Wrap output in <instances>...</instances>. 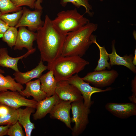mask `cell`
I'll return each instance as SVG.
<instances>
[{
    "label": "cell",
    "instance_id": "23",
    "mask_svg": "<svg viewBox=\"0 0 136 136\" xmlns=\"http://www.w3.org/2000/svg\"><path fill=\"white\" fill-rule=\"evenodd\" d=\"M22 9L11 14H2L0 19L4 22L9 27H15L18 24L22 14Z\"/></svg>",
    "mask_w": 136,
    "mask_h": 136
},
{
    "label": "cell",
    "instance_id": "39",
    "mask_svg": "<svg viewBox=\"0 0 136 136\" xmlns=\"http://www.w3.org/2000/svg\"><path fill=\"white\" fill-rule=\"evenodd\" d=\"M87 1H88L89 0H87ZM100 1H103V0H99Z\"/></svg>",
    "mask_w": 136,
    "mask_h": 136
},
{
    "label": "cell",
    "instance_id": "1",
    "mask_svg": "<svg viewBox=\"0 0 136 136\" xmlns=\"http://www.w3.org/2000/svg\"><path fill=\"white\" fill-rule=\"evenodd\" d=\"M37 31L36 41L41 59L51 63L61 56L66 35L57 29L47 15L43 26Z\"/></svg>",
    "mask_w": 136,
    "mask_h": 136
},
{
    "label": "cell",
    "instance_id": "7",
    "mask_svg": "<svg viewBox=\"0 0 136 136\" xmlns=\"http://www.w3.org/2000/svg\"><path fill=\"white\" fill-rule=\"evenodd\" d=\"M66 80L69 83L74 85L79 90L83 97L85 105L89 108L93 103V101L91 100V96L93 94L110 91L112 89L110 87L102 89L91 86L88 83L84 81L78 74L74 75Z\"/></svg>",
    "mask_w": 136,
    "mask_h": 136
},
{
    "label": "cell",
    "instance_id": "22",
    "mask_svg": "<svg viewBox=\"0 0 136 136\" xmlns=\"http://www.w3.org/2000/svg\"><path fill=\"white\" fill-rule=\"evenodd\" d=\"M98 47L99 51L100 58L98 61V64L94 69V71H99L105 70L106 68L110 69L111 67L108 62L109 58L108 53L104 46H101L96 42V39L94 41Z\"/></svg>",
    "mask_w": 136,
    "mask_h": 136
},
{
    "label": "cell",
    "instance_id": "3",
    "mask_svg": "<svg viewBox=\"0 0 136 136\" xmlns=\"http://www.w3.org/2000/svg\"><path fill=\"white\" fill-rule=\"evenodd\" d=\"M89 62L78 56L58 57L48 63L47 69L53 71L57 82L66 80L82 71Z\"/></svg>",
    "mask_w": 136,
    "mask_h": 136
},
{
    "label": "cell",
    "instance_id": "25",
    "mask_svg": "<svg viewBox=\"0 0 136 136\" xmlns=\"http://www.w3.org/2000/svg\"><path fill=\"white\" fill-rule=\"evenodd\" d=\"M69 3H72L78 8L81 6L84 7L85 9L86 13L90 16L93 15V13L91 11L92 10V7L87 0H61L60 4L62 6L65 7Z\"/></svg>",
    "mask_w": 136,
    "mask_h": 136
},
{
    "label": "cell",
    "instance_id": "27",
    "mask_svg": "<svg viewBox=\"0 0 136 136\" xmlns=\"http://www.w3.org/2000/svg\"><path fill=\"white\" fill-rule=\"evenodd\" d=\"M22 9L21 7H16L11 0H0V11L2 15L16 12Z\"/></svg>",
    "mask_w": 136,
    "mask_h": 136
},
{
    "label": "cell",
    "instance_id": "2",
    "mask_svg": "<svg viewBox=\"0 0 136 136\" xmlns=\"http://www.w3.org/2000/svg\"><path fill=\"white\" fill-rule=\"evenodd\" d=\"M98 25L90 22L79 29L68 33L64 43L61 56L84 55L90 46L96 39L93 33Z\"/></svg>",
    "mask_w": 136,
    "mask_h": 136
},
{
    "label": "cell",
    "instance_id": "14",
    "mask_svg": "<svg viewBox=\"0 0 136 136\" xmlns=\"http://www.w3.org/2000/svg\"><path fill=\"white\" fill-rule=\"evenodd\" d=\"M60 99L56 94L38 102L36 112L33 114L35 120L41 119L49 113L55 105Z\"/></svg>",
    "mask_w": 136,
    "mask_h": 136
},
{
    "label": "cell",
    "instance_id": "38",
    "mask_svg": "<svg viewBox=\"0 0 136 136\" xmlns=\"http://www.w3.org/2000/svg\"><path fill=\"white\" fill-rule=\"evenodd\" d=\"M2 14H1V12L0 11V17H1V16L2 15Z\"/></svg>",
    "mask_w": 136,
    "mask_h": 136
},
{
    "label": "cell",
    "instance_id": "6",
    "mask_svg": "<svg viewBox=\"0 0 136 136\" xmlns=\"http://www.w3.org/2000/svg\"><path fill=\"white\" fill-rule=\"evenodd\" d=\"M118 75V72L114 70H104L88 73L82 78L85 81L99 88L111 85Z\"/></svg>",
    "mask_w": 136,
    "mask_h": 136
},
{
    "label": "cell",
    "instance_id": "17",
    "mask_svg": "<svg viewBox=\"0 0 136 136\" xmlns=\"http://www.w3.org/2000/svg\"><path fill=\"white\" fill-rule=\"evenodd\" d=\"M36 49L34 48L32 50H28L23 55L19 57H13L8 54V51L6 48H0V66L10 68L15 72L19 71L18 67L19 60L23 58H26L30 54L33 53Z\"/></svg>",
    "mask_w": 136,
    "mask_h": 136
},
{
    "label": "cell",
    "instance_id": "26",
    "mask_svg": "<svg viewBox=\"0 0 136 136\" xmlns=\"http://www.w3.org/2000/svg\"><path fill=\"white\" fill-rule=\"evenodd\" d=\"M18 118L17 110L14 108L6 114L0 116V126L12 125L18 121Z\"/></svg>",
    "mask_w": 136,
    "mask_h": 136
},
{
    "label": "cell",
    "instance_id": "28",
    "mask_svg": "<svg viewBox=\"0 0 136 136\" xmlns=\"http://www.w3.org/2000/svg\"><path fill=\"white\" fill-rule=\"evenodd\" d=\"M7 135L9 136L25 135L21 125L18 121L15 124L10 125L8 131Z\"/></svg>",
    "mask_w": 136,
    "mask_h": 136
},
{
    "label": "cell",
    "instance_id": "31",
    "mask_svg": "<svg viewBox=\"0 0 136 136\" xmlns=\"http://www.w3.org/2000/svg\"><path fill=\"white\" fill-rule=\"evenodd\" d=\"M10 27L4 22L0 19V37L2 38L3 34Z\"/></svg>",
    "mask_w": 136,
    "mask_h": 136
},
{
    "label": "cell",
    "instance_id": "19",
    "mask_svg": "<svg viewBox=\"0 0 136 136\" xmlns=\"http://www.w3.org/2000/svg\"><path fill=\"white\" fill-rule=\"evenodd\" d=\"M34 108L26 107L24 109H17L18 113V120L24 128L26 136H30L33 130L35 128V124L31 122L30 118L31 114L34 113Z\"/></svg>",
    "mask_w": 136,
    "mask_h": 136
},
{
    "label": "cell",
    "instance_id": "12",
    "mask_svg": "<svg viewBox=\"0 0 136 136\" xmlns=\"http://www.w3.org/2000/svg\"><path fill=\"white\" fill-rule=\"evenodd\" d=\"M106 109L114 116L124 119L136 115V104L108 103L105 106Z\"/></svg>",
    "mask_w": 136,
    "mask_h": 136
},
{
    "label": "cell",
    "instance_id": "4",
    "mask_svg": "<svg viewBox=\"0 0 136 136\" xmlns=\"http://www.w3.org/2000/svg\"><path fill=\"white\" fill-rule=\"evenodd\" d=\"M52 21L57 29L65 35L79 29L90 22L76 8L60 12Z\"/></svg>",
    "mask_w": 136,
    "mask_h": 136
},
{
    "label": "cell",
    "instance_id": "30",
    "mask_svg": "<svg viewBox=\"0 0 136 136\" xmlns=\"http://www.w3.org/2000/svg\"><path fill=\"white\" fill-rule=\"evenodd\" d=\"M13 109L0 102V116L6 114Z\"/></svg>",
    "mask_w": 136,
    "mask_h": 136
},
{
    "label": "cell",
    "instance_id": "15",
    "mask_svg": "<svg viewBox=\"0 0 136 136\" xmlns=\"http://www.w3.org/2000/svg\"><path fill=\"white\" fill-rule=\"evenodd\" d=\"M47 69V66L45 65L41 59L38 65L31 70L25 72H15L13 75L14 78L17 82L22 85L25 84L33 79H39L42 73Z\"/></svg>",
    "mask_w": 136,
    "mask_h": 136
},
{
    "label": "cell",
    "instance_id": "37",
    "mask_svg": "<svg viewBox=\"0 0 136 136\" xmlns=\"http://www.w3.org/2000/svg\"><path fill=\"white\" fill-rule=\"evenodd\" d=\"M5 73V72L3 70L0 69V73L3 74Z\"/></svg>",
    "mask_w": 136,
    "mask_h": 136
},
{
    "label": "cell",
    "instance_id": "11",
    "mask_svg": "<svg viewBox=\"0 0 136 136\" xmlns=\"http://www.w3.org/2000/svg\"><path fill=\"white\" fill-rule=\"evenodd\" d=\"M72 102L69 100H60L56 104L50 112V118L57 119L64 123L71 130V120L70 111Z\"/></svg>",
    "mask_w": 136,
    "mask_h": 136
},
{
    "label": "cell",
    "instance_id": "24",
    "mask_svg": "<svg viewBox=\"0 0 136 136\" xmlns=\"http://www.w3.org/2000/svg\"><path fill=\"white\" fill-rule=\"evenodd\" d=\"M17 28L15 27H10L2 38V40L11 48L14 46L16 42L18 32Z\"/></svg>",
    "mask_w": 136,
    "mask_h": 136
},
{
    "label": "cell",
    "instance_id": "34",
    "mask_svg": "<svg viewBox=\"0 0 136 136\" xmlns=\"http://www.w3.org/2000/svg\"><path fill=\"white\" fill-rule=\"evenodd\" d=\"M42 0H37L35 2V9L42 10L43 8L41 4L42 3Z\"/></svg>",
    "mask_w": 136,
    "mask_h": 136
},
{
    "label": "cell",
    "instance_id": "5",
    "mask_svg": "<svg viewBox=\"0 0 136 136\" xmlns=\"http://www.w3.org/2000/svg\"><path fill=\"white\" fill-rule=\"evenodd\" d=\"M71 109L73 115L71 122L75 123L71 129L72 135L78 136L84 131L89 123L88 115L90 110L85 105L83 100L72 102Z\"/></svg>",
    "mask_w": 136,
    "mask_h": 136
},
{
    "label": "cell",
    "instance_id": "33",
    "mask_svg": "<svg viewBox=\"0 0 136 136\" xmlns=\"http://www.w3.org/2000/svg\"><path fill=\"white\" fill-rule=\"evenodd\" d=\"M131 86L132 88L131 91L132 92V95L136 96V76H135L134 79L131 82Z\"/></svg>",
    "mask_w": 136,
    "mask_h": 136
},
{
    "label": "cell",
    "instance_id": "32",
    "mask_svg": "<svg viewBox=\"0 0 136 136\" xmlns=\"http://www.w3.org/2000/svg\"><path fill=\"white\" fill-rule=\"evenodd\" d=\"M10 125H7L5 126H0V136L7 135L8 131Z\"/></svg>",
    "mask_w": 136,
    "mask_h": 136
},
{
    "label": "cell",
    "instance_id": "18",
    "mask_svg": "<svg viewBox=\"0 0 136 136\" xmlns=\"http://www.w3.org/2000/svg\"><path fill=\"white\" fill-rule=\"evenodd\" d=\"M25 84V89L19 92L22 96L27 98L32 96L33 99L38 102L47 97L46 93L41 88L39 79L33 81H30Z\"/></svg>",
    "mask_w": 136,
    "mask_h": 136
},
{
    "label": "cell",
    "instance_id": "21",
    "mask_svg": "<svg viewBox=\"0 0 136 136\" xmlns=\"http://www.w3.org/2000/svg\"><path fill=\"white\" fill-rule=\"evenodd\" d=\"M15 80L10 75L4 76L0 73V92L8 90L19 92L23 90L24 87L22 85Z\"/></svg>",
    "mask_w": 136,
    "mask_h": 136
},
{
    "label": "cell",
    "instance_id": "9",
    "mask_svg": "<svg viewBox=\"0 0 136 136\" xmlns=\"http://www.w3.org/2000/svg\"><path fill=\"white\" fill-rule=\"evenodd\" d=\"M22 9V14L18 24L15 26L16 28L27 26L29 30L35 32L42 27L44 21L41 19L42 10L36 9L31 11L24 7Z\"/></svg>",
    "mask_w": 136,
    "mask_h": 136
},
{
    "label": "cell",
    "instance_id": "29",
    "mask_svg": "<svg viewBox=\"0 0 136 136\" xmlns=\"http://www.w3.org/2000/svg\"><path fill=\"white\" fill-rule=\"evenodd\" d=\"M16 7L26 6L30 8H35V4L37 0H11Z\"/></svg>",
    "mask_w": 136,
    "mask_h": 136
},
{
    "label": "cell",
    "instance_id": "8",
    "mask_svg": "<svg viewBox=\"0 0 136 136\" xmlns=\"http://www.w3.org/2000/svg\"><path fill=\"white\" fill-rule=\"evenodd\" d=\"M0 102L17 109L23 106L31 107L36 109L38 102L33 99H26L18 91L8 90L0 92Z\"/></svg>",
    "mask_w": 136,
    "mask_h": 136
},
{
    "label": "cell",
    "instance_id": "36",
    "mask_svg": "<svg viewBox=\"0 0 136 136\" xmlns=\"http://www.w3.org/2000/svg\"><path fill=\"white\" fill-rule=\"evenodd\" d=\"M134 56H133V58L132 61L133 64L135 66L136 65V49L134 51Z\"/></svg>",
    "mask_w": 136,
    "mask_h": 136
},
{
    "label": "cell",
    "instance_id": "13",
    "mask_svg": "<svg viewBox=\"0 0 136 136\" xmlns=\"http://www.w3.org/2000/svg\"><path fill=\"white\" fill-rule=\"evenodd\" d=\"M37 37V32L29 30L26 27H19L14 50H21L23 48L28 50H32L34 48L33 47V42L36 41Z\"/></svg>",
    "mask_w": 136,
    "mask_h": 136
},
{
    "label": "cell",
    "instance_id": "16",
    "mask_svg": "<svg viewBox=\"0 0 136 136\" xmlns=\"http://www.w3.org/2000/svg\"><path fill=\"white\" fill-rule=\"evenodd\" d=\"M115 41L112 42V51L111 53L108 54L109 63L110 66L114 65H122L126 66L134 73H136V67L132 63L133 56L132 54L129 55H126L121 57L117 54L115 47Z\"/></svg>",
    "mask_w": 136,
    "mask_h": 136
},
{
    "label": "cell",
    "instance_id": "10",
    "mask_svg": "<svg viewBox=\"0 0 136 136\" xmlns=\"http://www.w3.org/2000/svg\"><path fill=\"white\" fill-rule=\"evenodd\" d=\"M55 94L60 100H69L72 103L83 100L81 93L77 88L66 80L57 82Z\"/></svg>",
    "mask_w": 136,
    "mask_h": 136
},
{
    "label": "cell",
    "instance_id": "35",
    "mask_svg": "<svg viewBox=\"0 0 136 136\" xmlns=\"http://www.w3.org/2000/svg\"><path fill=\"white\" fill-rule=\"evenodd\" d=\"M129 99L132 102L136 104V96L132 95L131 96L129 97Z\"/></svg>",
    "mask_w": 136,
    "mask_h": 136
},
{
    "label": "cell",
    "instance_id": "20",
    "mask_svg": "<svg viewBox=\"0 0 136 136\" xmlns=\"http://www.w3.org/2000/svg\"><path fill=\"white\" fill-rule=\"evenodd\" d=\"M41 82V88L46 94L47 97L55 93L57 82L54 76L53 71L49 70L42 75L39 78Z\"/></svg>",
    "mask_w": 136,
    "mask_h": 136
}]
</instances>
